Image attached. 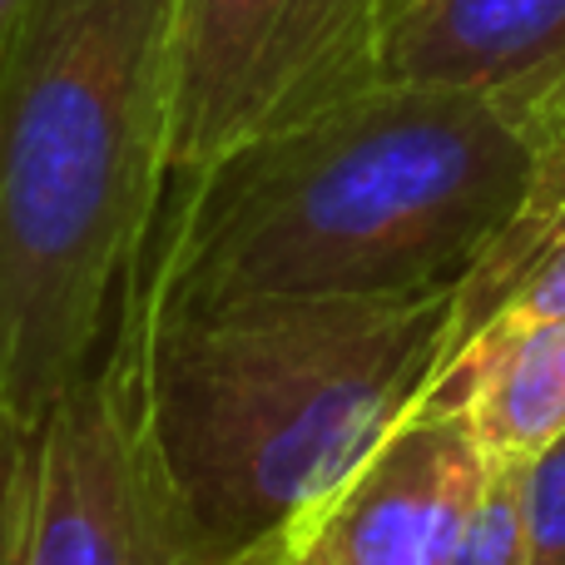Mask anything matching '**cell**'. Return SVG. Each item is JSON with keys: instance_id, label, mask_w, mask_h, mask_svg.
<instances>
[{"instance_id": "7a4b0ae2", "label": "cell", "mask_w": 565, "mask_h": 565, "mask_svg": "<svg viewBox=\"0 0 565 565\" xmlns=\"http://www.w3.org/2000/svg\"><path fill=\"white\" fill-rule=\"evenodd\" d=\"M174 0H30L0 50V412L89 367L169 194Z\"/></svg>"}, {"instance_id": "7c38bea8", "label": "cell", "mask_w": 565, "mask_h": 565, "mask_svg": "<svg viewBox=\"0 0 565 565\" xmlns=\"http://www.w3.org/2000/svg\"><path fill=\"white\" fill-rule=\"evenodd\" d=\"M228 565H318V556H312V546H308V516H292L288 526L264 536L258 546L238 551Z\"/></svg>"}, {"instance_id": "8992f818", "label": "cell", "mask_w": 565, "mask_h": 565, "mask_svg": "<svg viewBox=\"0 0 565 565\" xmlns=\"http://www.w3.org/2000/svg\"><path fill=\"white\" fill-rule=\"evenodd\" d=\"M491 461L467 417H402L308 516L318 565H447Z\"/></svg>"}, {"instance_id": "ba28073f", "label": "cell", "mask_w": 565, "mask_h": 565, "mask_svg": "<svg viewBox=\"0 0 565 565\" xmlns=\"http://www.w3.org/2000/svg\"><path fill=\"white\" fill-rule=\"evenodd\" d=\"M407 417H467L491 467H521L565 431V318L536 322L457 377L417 392Z\"/></svg>"}, {"instance_id": "30bf717a", "label": "cell", "mask_w": 565, "mask_h": 565, "mask_svg": "<svg viewBox=\"0 0 565 565\" xmlns=\"http://www.w3.org/2000/svg\"><path fill=\"white\" fill-rule=\"evenodd\" d=\"M521 516L531 565H565V431L521 461Z\"/></svg>"}, {"instance_id": "6da1fadb", "label": "cell", "mask_w": 565, "mask_h": 565, "mask_svg": "<svg viewBox=\"0 0 565 565\" xmlns=\"http://www.w3.org/2000/svg\"><path fill=\"white\" fill-rule=\"evenodd\" d=\"M536 159L497 99L377 79L169 179L135 282L159 318L461 282L526 204Z\"/></svg>"}, {"instance_id": "52a82bcc", "label": "cell", "mask_w": 565, "mask_h": 565, "mask_svg": "<svg viewBox=\"0 0 565 565\" xmlns=\"http://www.w3.org/2000/svg\"><path fill=\"white\" fill-rule=\"evenodd\" d=\"M387 79L487 95L531 135H565V0H382Z\"/></svg>"}, {"instance_id": "277c9868", "label": "cell", "mask_w": 565, "mask_h": 565, "mask_svg": "<svg viewBox=\"0 0 565 565\" xmlns=\"http://www.w3.org/2000/svg\"><path fill=\"white\" fill-rule=\"evenodd\" d=\"M25 565H228L204 546L159 457L129 278L99 352L35 427Z\"/></svg>"}, {"instance_id": "9c48e42d", "label": "cell", "mask_w": 565, "mask_h": 565, "mask_svg": "<svg viewBox=\"0 0 565 565\" xmlns=\"http://www.w3.org/2000/svg\"><path fill=\"white\" fill-rule=\"evenodd\" d=\"M447 565H531L526 516H521V467H491L471 501Z\"/></svg>"}, {"instance_id": "8fae6325", "label": "cell", "mask_w": 565, "mask_h": 565, "mask_svg": "<svg viewBox=\"0 0 565 565\" xmlns=\"http://www.w3.org/2000/svg\"><path fill=\"white\" fill-rule=\"evenodd\" d=\"M35 427L0 412V565H25V516L35 481Z\"/></svg>"}, {"instance_id": "5b68a950", "label": "cell", "mask_w": 565, "mask_h": 565, "mask_svg": "<svg viewBox=\"0 0 565 565\" xmlns=\"http://www.w3.org/2000/svg\"><path fill=\"white\" fill-rule=\"evenodd\" d=\"M387 79L382 0H174L169 179Z\"/></svg>"}, {"instance_id": "4fadbf2b", "label": "cell", "mask_w": 565, "mask_h": 565, "mask_svg": "<svg viewBox=\"0 0 565 565\" xmlns=\"http://www.w3.org/2000/svg\"><path fill=\"white\" fill-rule=\"evenodd\" d=\"M25 6H30V0H0V50H6L10 30L20 25V15H25Z\"/></svg>"}, {"instance_id": "3957f363", "label": "cell", "mask_w": 565, "mask_h": 565, "mask_svg": "<svg viewBox=\"0 0 565 565\" xmlns=\"http://www.w3.org/2000/svg\"><path fill=\"white\" fill-rule=\"evenodd\" d=\"M145 312L154 441L218 561L312 511L417 402L441 362L457 282L387 298Z\"/></svg>"}]
</instances>
